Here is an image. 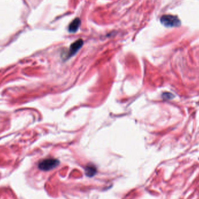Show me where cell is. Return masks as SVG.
Returning <instances> with one entry per match:
<instances>
[{"mask_svg": "<svg viewBox=\"0 0 199 199\" xmlns=\"http://www.w3.org/2000/svg\"><path fill=\"white\" fill-rule=\"evenodd\" d=\"M83 44V41L82 39H79L77 41L73 43L69 49V56H71L75 55L79 50L81 49Z\"/></svg>", "mask_w": 199, "mask_h": 199, "instance_id": "3957f363", "label": "cell"}, {"mask_svg": "<svg viewBox=\"0 0 199 199\" xmlns=\"http://www.w3.org/2000/svg\"><path fill=\"white\" fill-rule=\"evenodd\" d=\"M80 25V20L79 18L75 19L69 26V31L72 33H75L78 31Z\"/></svg>", "mask_w": 199, "mask_h": 199, "instance_id": "277c9868", "label": "cell"}, {"mask_svg": "<svg viewBox=\"0 0 199 199\" xmlns=\"http://www.w3.org/2000/svg\"><path fill=\"white\" fill-rule=\"evenodd\" d=\"M161 22L165 26L168 28L177 27L181 25V21L178 17L171 15L162 16L161 18Z\"/></svg>", "mask_w": 199, "mask_h": 199, "instance_id": "7a4b0ae2", "label": "cell"}, {"mask_svg": "<svg viewBox=\"0 0 199 199\" xmlns=\"http://www.w3.org/2000/svg\"><path fill=\"white\" fill-rule=\"evenodd\" d=\"M60 162L57 159L48 158L42 161L39 164V168L44 171H49L58 167Z\"/></svg>", "mask_w": 199, "mask_h": 199, "instance_id": "6da1fadb", "label": "cell"}, {"mask_svg": "<svg viewBox=\"0 0 199 199\" xmlns=\"http://www.w3.org/2000/svg\"><path fill=\"white\" fill-rule=\"evenodd\" d=\"M86 175L89 177H93L97 172V169L95 166L93 165H88L85 168Z\"/></svg>", "mask_w": 199, "mask_h": 199, "instance_id": "5b68a950", "label": "cell"}]
</instances>
